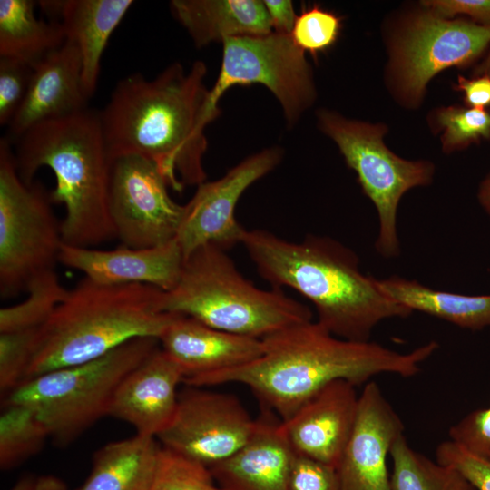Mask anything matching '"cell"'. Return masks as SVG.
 I'll use <instances>...</instances> for the list:
<instances>
[{"label":"cell","mask_w":490,"mask_h":490,"mask_svg":"<svg viewBox=\"0 0 490 490\" xmlns=\"http://www.w3.org/2000/svg\"><path fill=\"white\" fill-rule=\"evenodd\" d=\"M206 64L173 63L152 80L132 74L118 82L99 117L110 160L127 154L152 161L169 187L206 181L205 127L220 113L211 101Z\"/></svg>","instance_id":"cell-1"},{"label":"cell","mask_w":490,"mask_h":490,"mask_svg":"<svg viewBox=\"0 0 490 490\" xmlns=\"http://www.w3.org/2000/svg\"><path fill=\"white\" fill-rule=\"evenodd\" d=\"M261 340L260 358L203 377L192 387L245 385L285 421L333 381L342 379L358 387L380 374L412 377L439 348L431 340L401 353L371 340L338 338L313 320L285 328Z\"/></svg>","instance_id":"cell-2"},{"label":"cell","mask_w":490,"mask_h":490,"mask_svg":"<svg viewBox=\"0 0 490 490\" xmlns=\"http://www.w3.org/2000/svg\"><path fill=\"white\" fill-rule=\"evenodd\" d=\"M244 246L259 275L272 288L293 289L309 299L317 322L332 335L369 341L374 328L388 318L413 311L389 298L377 279L364 274L349 248L326 236L290 241L266 230H246Z\"/></svg>","instance_id":"cell-3"},{"label":"cell","mask_w":490,"mask_h":490,"mask_svg":"<svg viewBox=\"0 0 490 490\" xmlns=\"http://www.w3.org/2000/svg\"><path fill=\"white\" fill-rule=\"evenodd\" d=\"M11 144L24 181L32 183L42 167L54 172L56 183L49 195L65 209L64 244L94 248L116 239L109 209L111 160L99 112L86 108L40 122Z\"/></svg>","instance_id":"cell-4"},{"label":"cell","mask_w":490,"mask_h":490,"mask_svg":"<svg viewBox=\"0 0 490 490\" xmlns=\"http://www.w3.org/2000/svg\"><path fill=\"white\" fill-rule=\"evenodd\" d=\"M162 292L147 284L104 285L83 277L41 326L25 380L98 358L137 338H159L180 315L162 311Z\"/></svg>","instance_id":"cell-5"},{"label":"cell","mask_w":490,"mask_h":490,"mask_svg":"<svg viewBox=\"0 0 490 490\" xmlns=\"http://www.w3.org/2000/svg\"><path fill=\"white\" fill-rule=\"evenodd\" d=\"M160 308L216 329L260 339L312 320L313 316L307 305L281 289L256 287L225 250L213 244L202 245L184 258L178 283L162 292Z\"/></svg>","instance_id":"cell-6"},{"label":"cell","mask_w":490,"mask_h":490,"mask_svg":"<svg viewBox=\"0 0 490 490\" xmlns=\"http://www.w3.org/2000/svg\"><path fill=\"white\" fill-rule=\"evenodd\" d=\"M160 347L137 338L105 355L24 381L2 398L34 410L58 445H68L104 416L122 379Z\"/></svg>","instance_id":"cell-7"},{"label":"cell","mask_w":490,"mask_h":490,"mask_svg":"<svg viewBox=\"0 0 490 490\" xmlns=\"http://www.w3.org/2000/svg\"><path fill=\"white\" fill-rule=\"evenodd\" d=\"M39 181L19 176L12 144L0 140V295L15 297L53 271L64 244L61 222Z\"/></svg>","instance_id":"cell-8"},{"label":"cell","mask_w":490,"mask_h":490,"mask_svg":"<svg viewBox=\"0 0 490 490\" xmlns=\"http://www.w3.org/2000/svg\"><path fill=\"white\" fill-rule=\"evenodd\" d=\"M319 129L338 145L347 165L358 176L365 195L373 202L379 229L375 249L385 259L399 256L397 209L402 196L433 181L435 165L408 161L393 153L384 143L386 126L348 119L322 109L317 113Z\"/></svg>","instance_id":"cell-9"},{"label":"cell","mask_w":490,"mask_h":490,"mask_svg":"<svg viewBox=\"0 0 490 490\" xmlns=\"http://www.w3.org/2000/svg\"><path fill=\"white\" fill-rule=\"evenodd\" d=\"M489 46L490 25L442 17L426 8L392 40L388 70L393 90L406 104H418L433 76L451 66L470 65Z\"/></svg>","instance_id":"cell-10"},{"label":"cell","mask_w":490,"mask_h":490,"mask_svg":"<svg viewBox=\"0 0 490 490\" xmlns=\"http://www.w3.org/2000/svg\"><path fill=\"white\" fill-rule=\"evenodd\" d=\"M222 60L211 89V101L219 108L221 96L232 86L262 84L279 101L289 127L294 126L313 104L316 88L305 52L290 34L270 33L230 37L222 41Z\"/></svg>","instance_id":"cell-11"},{"label":"cell","mask_w":490,"mask_h":490,"mask_svg":"<svg viewBox=\"0 0 490 490\" xmlns=\"http://www.w3.org/2000/svg\"><path fill=\"white\" fill-rule=\"evenodd\" d=\"M156 164L140 155L111 161L109 209L122 245L143 249L176 239L184 205L175 202Z\"/></svg>","instance_id":"cell-12"},{"label":"cell","mask_w":490,"mask_h":490,"mask_svg":"<svg viewBox=\"0 0 490 490\" xmlns=\"http://www.w3.org/2000/svg\"><path fill=\"white\" fill-rule=\"evenodd\" d=\"M255 426L235 396L188 387L179 393L175 414L157 438L162 446L210 469L237 452Z\"/></svg>","instance_id":"cell-13"},{"label":"cell","mask_w":490,"mask_h":490,"mask_svg":"<svg viewBox=\"0 0 490 490\" xmlns=\"http://www.w3.org/2000/svg\"><path fill=\"white\" fill-rule=\"evenodd\" d=\"M282 156L279 147L263 149L245 158L221 178L198 185L184 205L176 237L184 258L205 244L227 250L241 243L246 230L235 218L237 203L251 184L280 163Z\"/></svg>","instance_id":"cell-14"},{"label":"cell","mask_w":490,"mask_h":490,"mask_svg":"<svg viewBox=\"0 0 490 490\" xmlns=\"http://www.w3.org/2000/svg\"><path fill=\"white\" fill-rule=\"evenodd\" d=\"M404 429L379 386L364 385L352 434L335 468L340 490H392L387 456Z\"/></svg>","instance_id":"cell-15"},{"label":"cell","mask_w":490,"mask_h":490,"mask_svg":"<svg viewBox=\"0 0 490 490\" xmlns=\"http://www.w3.org/2000/svg\"><path fill=\"white\" fill-rule=\"evenodd\" d=\"M356 387L346 380L333 381L281 421L296 455L336 468L356 422L359 398Z\"/></svg>","instance_id":"cell-16"},{"label":"cell","mask_w":490,"mask_h":490,"mask_svg":"<svg viewBox=\"0 0 490 490\" xmlns=\"http://www.w3.org/2000/svg\"><path fill=\"white\" fill-rule=\"evenodd\" d=\"M184 261L176 239L162 245L134 249L120 245L113 250L63 244L59 262L104 285L147 284L162 291L178 283Z\"/></svg>","instance_id":"cell-17"},{"label":"cell","mask_w":490,"mask_h":490,"mask_svg":"<svg viewBox=\"0 0 490 490\" xmlns=\"http://www.w3.org/2000/svg\"><path fill=\"white\" fill-rule=\"evenodd\" d=\"M158 340L188 387L208 375L246 365L263 352L260 338L216 329L182 315L163 330Z\"/></svg>","instance_id":"cell-18"},{"label":"cell","mask_w":490,"mask_h":490,"mask_svg":"<svg viewBox=\"0 0 490 490\" xmlns=\"http://www.w3.org/2000/svg\"><path fill=\"white\" fill-rule=\"evenodd\" d=\"M87 103L82 88L81 53L74 42L66 39L33 65L27 93L7 126L6 138L12 142L40 122L88 108Z\"/></svg>","instance_id":"cell-19"},{"label":"cell","mask_w":490,"mask_h":490,"mask_svg":"<svg viewBox=\"0 0 490 490\" xmlns=\"http://www.w3.org/2000/svg\"><path fill=\"white\" fill-rule=\"evenodd\" d=\"M182 375L159 347L118 386L109 416L132 426L136 434L157 437L171 423Z\"/></svg>","instance_id":"cell-20"},{"label":"cell","mask_w":490,"mask_h":490,"mask_svg":"<svg viewBox=\"0 0 490 490\" xmlns=\"http://www.w3.org/2000/svg\"><path fill=\"white\" fill-rule=\"evenodd\" d=\"M294 458L281 420L265 413L248 441L210 470L222 490H288Z\"/></svg>","instance_id":"cell-21"},{"label":"cell","mask_w":490,"mask_h":490,"mask_svg":"<svg viewBox=\"0 0 490 490\" xmlns=\"http://www.w3.org/2000/svg\"><path fill=\"white\" fill-rule=\"evenodd\" d=\"M39 5L51 18L61 19L67 39L78 46L82 57V88L89 101L96 92L101 59L115 28L132 0H52Z\"/></svg>","instance_id":"cell-22"},{"label":"cell","mask_w":490,"mask_h":490,"mask_svg":"<svg viewBox=\"0 0 490 490\" xmlns=\"http://www.w3.org/2000/svg\"><path fill=\"white\" fill-rule=\"evenodd\" d=\"M170 7L198 48L230 37L272 33L260 0H172Z\"/></svg>","instance_id":"cell-23"},{"label":"cell","mask_w":490,"mask_h":490,"mask_svg":"<svg viewBox=\"0 0 490 490\" xmlns=\"http://www.w3.org/2000/svg\"><path fill=\"white\" fill-rule=\"evenodd\" d=\"M161 448L156 437L140 434L108 443L96 451L89 476L76 490H148Z\"/></svg>","instance_id":"cell-24"},{"label":"cell","mask_w":490,"mask_h":490,"mask_svg":"<svg viewBox=\"0 0 490 490\" xmlns=\"http://www.w3.org/2000/svg\"><path fill=\"white\" fill-rule=\"evenodd\" d=\"M377 282L389 298L413 312H423L469 330L490 327V295L438 290L397 275Z\"/></svg>","instance_id":"cell-25"},{"label":"cell","mask_w":490,"mask_h":490,"mask_svg":"<svg viewBox=\"0 0 490 490\" xmlns=\"http://www.w3.org/2000/svg\"><path fill=\"white\" fill-rule=\"evenodd\" d=\"M35 5L31 0H0V57L33 66L65 43L62 24L38 19Z\"/></svg>","instance_id":"cell-26"},{"label":"cell","mask_w":490,"mask_h":490,"mask_svg":"<svg viewBox=\"0 0 490 490\" xmlns=\"http://www.w3.org/2000/svg\"><path fill=\"white\" fill-rule=\"evenodd\" d=\"M389 456L392 490H475L454 468L414 450L405 435L394 443Z\"/></svg>","instance_id":"cell-27"},{"label":"cell","mask_w":490,"mask_h":490,"mask_svg":"<svg viewBox=\"0 0 490 490\" xmlns=\"http://www.w3.org/2000/svg\"><path fill=\"white\" fill-rule=\"evenodd\" d=\"M2 407L0 467L5 471L39 453L50 433L30 407L15 403H2Z\"/></svg>","instance_id":"cell-28"},{"label":"cell","mask_w":490,"mask_h":490,"mask_svg":"<svg viewBox=\"0 0 490 490\" xmlns=\"http://www.w3.org/2000/svg\"><path fill=\"white\" fill-rule=\"evenodd\" d=\"M26 299L0 309V333L39 328L65 299L68 289L61 284L55 270L46 272L28 286Z\"/></svg>","instance_id":"cell-29"},{"label":"cell","mask_w":490,"mask_h":490,"mask_svg":"<svg viewBox=\"0 0 490 490\" xmlns=\"http://www.w3.org/2000/svg\"><path fill=\"white\" fill-rule=\"evenodd\" d=\"M148 490H222L211 470L162 446L156 471Z\"/></svg>","instance_id":"cell-30"},{"label":"cell","mask_w":490,"mask_h":490,"mask_svg":"<svg viewBox=\"0 0 490 490\" xmlns=\"http://www.w3.org/2000/svg\"><path fill=\"white\" fill-rule=\"evenodd\" d=\"M437 122L445 130L442 146L446 152L490 139V113L486 109L445 107L438 112Z\"/></svg>","instance_id":"cell-31"},{"label":"cell","mask_w":490,"mask_h":490,"mask_svg":"<svg viewBox=\"0 0 490 490\" xmlns=\"http://www.w3.org/2000/svg\"><path fill=\"white\" fill-rule=\"evenodd\" d=\"M40 328L0 333L1 398L21 385L36 351Z\"/></svg>","instance_id":"cell-32"},{"label":"cell","mask_w":490,"mask_h":490,"mask_svg":"<svg viewBox=\"0 0 490 490\" xmlns=\"http://www.w3.org/2000/svg\"><path fill=\"white\" fill-rule=\"evenodd\" d=\"M340 28L339 16L314 5L298 15L290 35L300 49L315 56L334 44Z\"/></svg>","instance_id":"cell-33"},{"label":"cell","mask_w":490,"mask_h":490,"mask_svg":"<svg viewBox=\"0 0 490 490\" xmlns=\"http://www.w3.org/2000/svg\"><path fill=\"white\" fill-rule=\"evenodd\" d=\"M33 66L0 57V124L8 126L28 90Z\"/></svg>","instance_id":"cell-34"},{"label":"cell","mask_w":490,"mask_h":490,"mask_svg":"<svg viewBox=\"0 0 490 490\" xmlns=\"http://www.w3.org/2000/svg\"><path fill=\"white\" fill-rule=\"evenodd\" d=\"M449 440L490 462V406L469 412L448 431Z\"/></svg>","instance_id":"cell-35"},{"label":"cell","mask_w":490,"mask_h":490,"mask_svg":"<svg viewBox=\"0 0 490 490\" xmlns=\"http://www.w3.org/2000/svg\"><path fill=\"white\" fill-rule=\"evenodd\" d=\"M436 461L456 470L475 490H490V462L479 458L451 440L436 449Z\"/></svg>","instance_id":"cell-36"},{"label":"cell","mask_w":490,"mask_h":490,"mask_svg":"<svg viewBox=\"0 0 490 490\" xmlns=\"http://www.w3.org/2000/svg\"><path fill=\"white\" fill-rule=\"evenodd\" d=\"M288 490H340L336 469L295 454Z\"/></svg>","instance_id":"cell-37"},{"label":"cell","mask_w":490,"mask_h":490,"mask_svg":"<svg viewBox=\"0 0 490 490\" xmlns=\"http://www.w3.org/2000/svg\"><path fill=\"white\" fill-rule=\"evenodd\" d=\"M421 3L425 8L442 17L464 15L476 24L490 25V0H428Z\"/></svg>","instance_id":"cell-38"},{"label":"cell","mask_w":490,"mask_h":490,"mask_svg":"<svg viewBox=\"0 0 490 490\" xmlns=\"http://www.w3.org/2000/svg\"><path fill=\"white\" fill-rule=\"evenodd\" d=\"M456 89L463 92L467 107L485 109L490 106V77L466 79L459 75Z\"/></svg>","instance_id":"cell-39"},{"label":"cell","mask_w":490,"mask_h":490,"mask_svg":"<svg viewBox=\"0 0 490 490\" xmlns=\"http://www.w3.org/2000/svg\"><path fill=\"white\" fill-rule=\"evenodd\" d=\"M272 32L291 34L298 15L290 0H263Z\"/></svg>","instance_id":"cell-40"},{"label":"cell","mask_w":490,"mask_h":490,"mask_svg":"<svg viewBox=\"0 0 490 490\" xmlns=\"http://www.w3.org/2000/svg\"><path fill=\"white\" fill-rule=\"evenodd\" d=\"M30 490H67V488L59 478L52 475H44L34 478Z\"/></svg>","instance_id":"cell-41"},{"label":"cell","mask_w":490,"mask_h":490,"mask_svg":"<svg viewBox=\"0 0 490 490\" xmlns=\"http://www.w3.org/2000/svg\"><path fill=\"white\" fill-rule=\"evenodd\" d=\"M477 200L485 212L490 219V172L480 182L477 191Z\"/></svg>","instance_id":"cell-42"},{"label":"cell","mask_w":490,"mask_h":490,"mask_svg":"<svg viewBox=\"0 0 490 490\" xmlns=\"http://www.w3.org/2000/svg\"><path fill=\"white\" fill-rule=\"evenodd\" d=\"M475 76L485 75L490 77V46L487 50L485 58L475 70Z\"/></svg>","instance_id":"cell-43"}]
</instances>
